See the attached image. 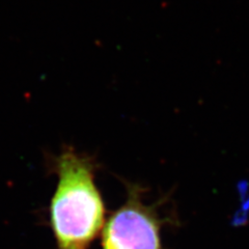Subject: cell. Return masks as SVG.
Returning a JSON list of instances; mask_svg holds the SVG:
<instances>
[{
  "label": "cell",
  "instance_id": "cell-1",
  "mask_svg": "<svg viewBox=\"0 0 249 249\" xmlns=\"http://www.w3.org/2000/svg\"><path fill=\"white\" fill-rule=\"evenodd\" d=\"M58 176L50 204L56 249H89L102 230L105 206L95 182L92 158L67 147L54 160Z\"/></svg>",
  "mask_w": 249,
  "mask_h": 249
},
{
  "label": "cell",
  "instance_id": "cell-2",
  "mask_svg": "<svg viewBox=\"0 0 249 249\" xmlns=\"http://www.w3.org/2000/svg\"><path fill=\"white\" fill-rule=\"evenodd\" d=\"M124 204L105 224L102 249H164L161 228L165 223L157 205L147 206L142 200L143 190L135 184L128 185Z\"/></svg>",
  "mask_w": 249,
  "mask_h": 249
}]
</instances>
